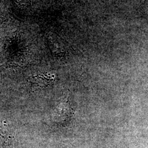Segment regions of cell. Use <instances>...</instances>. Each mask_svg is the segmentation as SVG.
<instances>
[{"instance_id": "cell-1", "label": "cell", "mask_w": 148, "mask_h": 148, "mask_svg": "<svg viewBox=\"0 0 148 148\" xmlns=\"http://www.w3.org/2000/svg\"><path fill=\"white\" fill-rule=\"evenodd\" d=\"M13 130L9 125L3 121H0V141L7 148L13 146Z\"/></svg>"}]
</instances>
